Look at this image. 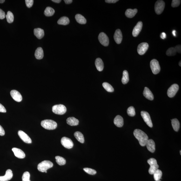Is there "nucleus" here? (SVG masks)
Returning a JSON list of instances; mask_svg holds the SVG:
<instances>
[{"label": "nucleus", "mask_w": 181, "mask_h": 181, "mask_svg": "<svg viewBox=\"0 0 181 181\" xmlns=\"http://www.w3.org/2000/svg\"><path fill=\"white\" fill-rule=\"evenodd\" d=\"M105 2L108 3H115L118 2V0H106Z\"/></svg>", "instance_id": "nucleus-47"}, {"label": "nucleus", "mask_w": 181, "mask_h": 181, "mask_svg": "<svg viewBox=\"0 0 181 181\" xmlns=\"http://www.w3.org/2000/svg\"><path fill=\"white\" fill-rule=\"evenodd\" d=\"M141 115L147 125L150 127L152 128L153 125L150 114L148 113L145 111H142L141 112Z\"/></svg>", "instance_id": "nucleus-11"}, {"label": "nucleus", "mask_w": 181, "mask_h": 181, "mask_svg": "<svg viewBox=\"0 0 181 181\" xmlns=\"http://www.w3.org/2000/svg\"><path fill=\"white\" fill-rule=\"evenodd\" d=\"M64 2L67 4H70L73 2L72 0H64Z\"/></svg>", "instance_id": "nucleus-49"}, {"label": "nucleus", "mask_w": 181, "mask_h": 181, "mask_svg": "<svg viewBox=\"0 0 181 181\" xmlns=\"http://www.w3.org/2000/svg\"><path fill=\"white\" fill-rule=\"evenodd\" d=\"M5 16V13L2 9H0V19L2 20L3 19Z\"/></svg>", "instance_id": "nucleus-43"}, {"label": "nucleus", "mask_w": 181, "mask_h": 181, "mask_svg": "<svg viewBox=\"0 0 181 181\" xmlns=\"http://www.w3.org/2000/svg\"><path fill=\"white\" fill-rule=\"evenodd\" d=\"M98 40L101 44L104 46H107L109 44L108 37L105 33H100L98 36Z\"/></svg>", "instance_id": "nucleus-8"}, {"label": "nucleus", "mask_w": 181, "mask_h": 181, "mask_svg": "<svg viewBox=\"0 0 181 181\" xmlns=\"http://www.w3.org/2000/svg\"><path fill=\"white\" fill-rule=\"evenodd\" d=\"M160 37L162 39H165L166 37V34L164 32L162 33L161 34Z\"/></svg>", "instance_id": "nucleus-48"}, {"label": "nucleus", "mask_w": 181, "mask_h": 181, "mask_svg": "<svg viewBox=\"0 0 181 181\" xmlns=\"http://www.w3.org/2000/svg\"><path fill=\"white\" fill-rule=\"evenodd\" d=\"M34 34L38 39H41L44 36V30L41 28H36L34 30Z\"/></svg>", "instance_id": "nucleus-23"}, {"label": "nucleus", "mask_w": 181, "mask_h": 181, "mask_svg": "<svg viewBox=\"0 0 181 181\" xmlns=\"http://www.w3.org/2000/svg\"><path fill=\"white\" fill-rule=\"evenodd\" d=\"M147 162L150 165V168L149 170L150 174H153L154 173L156 170L158 169L159 166L157 164V160L154 158H151L148 160Z\"/></svg>", "instance_id": "nucleus-4"}, {"label": "nucleus", "mask_w": 181, "mask_h": 181, "mask_svg": "<svg viewBox=\"0 0 181 181\" xmlns=\"http://www.w3.org/2000/svg\"><path fill=\"white\" fill-rule=\"evenodd\" d=\"M56 162L59 165L62 166L65 165L66 163V160L65 159L61 156H56L55 158Z\"/></svg>", "instance_id": "nucleus-35"}, {"label": "nucleus", "mask_w": 181, "mask_h": 181, "mask_svg": "<svg viewBox=\"0 0 181 181\" xmlns=\"http://www.w3.org/2000/svg\"><path fill=\"white\" fill-rule=\"evenodd\" d=\"M176 31L173 30V31H172V34L174 36H176Z\"/></svg>", "instance_id": "nucleus-51"}, {"label": "nucleus", "mask_w": 181, "mask_h": 181, "mask_svg": "<svg viewBox=\"0 0 181 181\" xmlns=\"http://www.w3.org/2000/svg\"><path fill=\"white\" fill-rule=\"evenodd\" d=\"M175 50H176L177 52H178V53H181V45H177L174 48Z\"/></svg>", "instance_id": "nucleus-44"}, {"label": "nucleus", "mask_w": 181, "mask_h": 181, "mask_svg": "<svg viewBox=\"0 0 181 181\" xmlns=\"http://www.w3.org/2000/svg\"><path fill=\"white\" fill-rule=\"evenodd\" d=\"M41 125L46 130H54L57 128V123L52 120L46 119L42 121Z\"/></svg>", "instance_id": "nucleus-2"}, {"label": "nucleus", "mask_w": 181, "mask_h": 181, "mask_svg": "<svg viewBox=\"0 0 181 181\" xmlns=\"http://www.w3.org/2000/svg\"><path fill=\"white\" fill-rule=\"evenodd\" d=\"M153 175L155 180L156 181H158L161 178L162 173L161 170L158 169L154 173Z\"/></svg>", "instance_id": "nucleus-33"}, {"label": "nucleus", "mask_w": 181, "mask_h": 181, "mask_svg": "<svg viewBox=\"0 0 181 181\" xmlns=\"http://www.w3.org/2000/svg\"><path fill=\"white\" fill-rule=\"evenodd\" d=\"M62 145L67 149L72 148L74 146V143L70 138L66 137H62L61 140Z\"/></svg>", "instance_id": "nucleus-9"}, {"label": "nucleus", "mask_w": 181, "mask_h": 181, "mask_svg": "<svg viewBox=\"0 0 181 181\" xmlns=\"http://www.w3.org/2000/svg\"><path fill=\"white\" fill-rule=\"evenodd\" d=\"M143 94L144 97L147 99L150 100H153L154 99L153 94L148 88L146 87L144 88Z\"/></svg>", "instance_id": "nucleus-21"}, {"label": "nucleus", "mask_w": 181, "mask_h": 181, "mask_svg": "<svg viewBox=\"0 0 181 181\" xmlns=\"http://www.w3.org/2000/svg\"><path fill=\"white\" fill-rule=\"evenodd\" d=\"M14 155L16 157L19 159H23L25 157V154L21 149L16 148H14L12 149Z\"/></svg>", "instance_id": "nucleus-17"}, {"label": "nucleus", "mask_w": 181, "mask_h": 181, "mask_svg": "<svg viewBox=\"0 0 181 181\" xmlns=\"http://www.w3.org/2000/svg\"><path fill=\"white\" fill-rule=\"evenodd\" d=\"M7 22L9 23H12L14 21V16L12 13L8 11L6 16Z\"/></svg>", "instance_id": "nucleus-36"}, {"label": "nucleus", "mask_w": 181, "mask_h": 181, "mask_svg": "<svg viewBox=\"0 0 181 181\" xmlns=\"http://www.w3.org/2000/svg\"><path fill=\"white\" fill-rule=\"evenodd\" d=\"M150 67L153 74H157L160 71V67L158 61L156 59L152 60L150 63Z\"/></svg>", "instance_id": "nucleus-6"}, {"label": "nucleus", "mask_w": 181, "mask_h": 181, "mask_svg": "<svg viewBox=\"0 0 181 181\" xmlns=\"http://www.w3.org/2000/svg\"><path fill=\"white\" fill-rule=\"evenodd\" d=\"M134 135L138 140L141 146L144 147L146 146L147 142L148 140V137L145 132L140 129H136L134 131Z\"/></svg>", "instance_id": "nucleus-1"}, {"label": "nucleus", "mask_w": 181, "mask_h": 181, "mask_svg": "<svg viewBox=\"0 0 181 181\" xmlns=\"http://www.w3.org/2000/svg\"><path fill=\"white\" fill-rule=\"evenodd\" d=\"M18 134L20 138L25 143L27 144H31L32 142L30 137L26 133L22 130H19Z\"/></svg>", "instance_id": "nucleus-13"}, {"label": "nucleus", "mask_w": 181, "mask_h": 181, "mask_svg": "<svg viewBox=\"0 0 181 181\" xmlns=\"http://www.w3.org/2000/svg\"><path fill=\"white\" fill-rule=\"evenodd\" d=\"M179 87L178 85L174 84L169 88L167 91V95L169 97L172 98L174 97L179 90Z\"/></svg>", "instance_id": "nucleus-10"}, {"label": "nucleus", "mask_w": 181, "mask_h": 181, "mask_svg": "<svg viewBox=\"0 0 181 181\" xmlns=\"http://www.w3.org/2000/svg\"><path fill=\"white\" fill-rule=\"evenodd\" d=\"M35 56L37 59H42L44 56V52L42 48H38L35 52Z\"/></svg>", "instance_id": "nucleus-25"}, {"label": "nucleus", "mask_w": 181, "mask_h": 181, "mask_svg": "<svg viewBox=\"0 0 181 181\" xmlns=\"http://www.w3.org/2000/svg\"><path fill=\"white\" fill-rule=\"evenodd\" d=\"M143 27V23L141 21H139L135 26L133 30L132 34L134 37H136L139 34L142 30Z\"/></svg>", "instance_id": "nucleus-14"}, {"label": "nucleus", "mask_w": 181, "mask_h": 181, "mask_svg": "<svg viewBox=\"0 0 181 181\" xmlns=\"http://www.w3.org/2000/svg\"><path fill=\"white\" fill-rule=\"evenodd\" d=\"M5 133L4 129L2 127V126L0 125V136H4Z\"/></svg>", "instance_id": "nucleus-46"}, {"label": "nucleus", "mask_w": 181, "mask_h": 181, "mask_svg": "<svg viewBox=\"0 0 181 181\" xmlns=\"http://www.w3.org/2000/svg\"><path fill=\"white\" fill-rule=\"evenodd\" d=\"M176 53L177 52L175 50L174 48L172 47L168 49L167 51H166V54L168 56H172L176 55Z\"/></svg>", "instance_id": "nucleus-38"}, {"label": "nucleus", "mask_w": 181, "mask_h": 181, "mask_svg": "<svg viewBox=\"0 0 181 181\" xmlns=\"http://www.w3.org/2000/svg\"><path fill=\"white\" fill-rule=\"evenodd\" d=\"M129 81V75L128 71L126 70L123 71V76L122 77V81L123 84H127Z\"/></svg>", "instance_id": "nucleus-31"}, {"label": "nucleus", "mask_w": 181, "mask_h": 181, "mask_svg": "<svg viewBox=\"0 0 181 181\" xmlns=\"http://www.w3.org/2000/svg\"><path fill=\"white\" fill-rule=\"evenodd\" d=\"M180 2L181 1L179 0H173L172 3H171V6L173 8L178 7L180 4Z\"/></svg>", "instance_id": "nucleus-41"}, {"label": "nucleus", "mask_w": 181, "mask_h": 181, "mask_svg": "<svg viewBox=\"0 0 181 181\" xmlns=\"http://www.w3.org/2000/svg\"><path fill=\"white\" fill-rule=\"evenodd\" d=\"M137 12V9H128L125 11V15L128 18H131L136 15Z\"/></svg>", "instance_id": "nucleus-24"}, {"label": "nucleus", "mask_w": 181, "mask_h": 181, "mask_svg": "<svg viewBox=\"0 0 181 181\" xmlns=\"http://www.w3.org/2000/svg\"><path fill=\"white\" fill-rule=\"evenodd\" d=\"M74 136L79 142L81 143H84L85 142L84 136L81 132L76 131L74 133Z\"/></svg>", "instance_id": "nucleus-29"}, {"label": "nucleus", "mask_w": 181, "mask_h": 181, "mask_svg": "<svg viewBox=\"0 0 181 181\" xmlns=\"http://www.w3.org/2000/svg\"><path fill=\"white\" fill-rule=\"evenodd\" d=\"M13 177L12 171L9 169L6 171L5 176L0 177V181H8L10 180Z\"/></svg>", "instance_id": "nucleus-18"}, {"label": "nucleus", "mask_w": 181, "mask_h": 181, "mask_svg": "<svg viewBox=\"0 0 181 181\" xmlns=\"http://www.w3.org/2000/svg\"><path fill=\"white\" fill-rule=\"evenodd\" d=\"M180 154L181 155V150H180Z\"/></svg>", "instance_id": "nucleus-54"}, {"label": "nucleus", "mask_w": 181, "mask_h": 181, "mask_svg": "<svg viewBox=\"0 0 181 181\" xmlns=\"http://www.w3.org/2000/svg\"><path fill=\"white\" fill-rule=\"evenodd\" d=\"M67 123L70 126H77L79 124V121L74 117H69L67 120Z\"/></svg>", "instance_id": "nucleus-26"}, {"label": "nucleus", "mask_w": 181, "mask_h": 181, "mask_svg": "<svg viewBox=\"0 0 181 181\" xmlns=\"http://www.w3.org/2000/svg\"><path fill=\"white\" fill-rule=\"evenodd\" d=\"M102 86L107 91L110 92H113L114 91V89L113 87L108 83L104 82L102 84Z\"/></svg>", "instance_id": "nucleus-34"}, {"label": "nucleus", "mask_w": 181, "mask_h": 181, "mask_svg": "<svg viewBox=\"0 0 181 181\" xmlns=\"http://www.w3.org/2000/svg\"><path fill=\"white\" fill-rule=\"evenodd\" d=\"M7 110L5 108L3 105L0 103V112L2 113L6 112Z\"/></svg>", "instance_id": "nucleus-45"}, {"label": "nucleus", "mask_w": 181, "mask_h": 181, "mask_svg": "<svg viewBox=\"0 0 181 181\" xmlns=\"http://www.w3.org/2000/svg\"><path fill=\"white\" fill-rule=\"evenodd\" d=\"M55 13V10L50 7H47L44 12V15L47 16H52Z\"/></svg>", "instance_id": "nucleus-32"}, {"label": "nucleus", "mask_w": 181, "mask_h": 181, "mask_svg": "<svg viewBox=\"0 0 181 181\" xmlns=\"http://www.w3.org/2000/svg\"><path fill=\"white\" fill-rule=\"evenodd\" d=\"M95 65L97 70L99 71H102L104 68V63L101 58H98L96 59L95 62Z\"/></svg>", "instance_id": "nucleus-22"}, {"label": "nucleus", "mask_w": 181, "mask_h": 181, "mask_svg": "<svg viewBox=\"0 0 181 181\" xmlns=\"http://www.w3.org/2000/svg\"><path fill=\"white\" fill-rule=\"evenodd\" d=\"M165 3L163 1H158L155 5V10L156 14L160 15L163 12L165 8Z\"/></svg>", "instance_id": "nucleus-7"}, {"label": "nucleus", "mask_w": 181, "mask_h": 181, "mask_svg": "<svg viewBox=\"0 0 181 181\" xmlns=\"http://www.w3.org/2000/svg\"><path fill=\"white\" fill-rule=\"evenodd\" d=\"M70 22V20L68 17L63 16L58 20L57 21V23L61 25H67L69 24Z\"/></svg>", "instance_id": "nucleus-30"}, {"label": "nucleus", "mask_w": 181, "mask_h": 181, "mask_svg": "<svg viewBox=\"0 0 181 181\" xmlns=\"http://www.w3.org/2000/svg\"><path fill=\"white\" fill-rule=\"evenodd\" d=\"M30 177V175L29 172L26 171L23 173L22 176V181H31Z\"/></svg>", "instance_id": "nucleus-39"}, {"label": "nucleus", "mask_w": 181, "mask_h": 181, "mask_svg": "<svg viewBox=\"0 0 181 181\" xmlns=\"http://www.w3.org/2000/svg\"><path fill=\"white\" fill-rule=\"evenodd\" d=\"M179 65L181 67V61H180L179 63Z\"/></svg>", "instance_id": "nucleus-53"}, {"label": "nucleus", "mask_w": 181, "mask_h": 181, "mask_svg": "<svg viewBox=\"0 0 181 181\" xmlns=\"http://www.w3.org/2000/svg\"><path fill=\"white\" fill-rule=\"evenodd\" d=\"M149 48V44L146 42H143L139 44L137 47V52L140 55H143L146 52Z\"/></svg>", "instance_id": "nucleus-12"}, {"label": "nucleus", "mask_w": 181, "mask_h": 181, "mask_svg": "<svg viewBox=\"0 0 181 181\" xmlns=\"http://www.w3.org/2000/svg\"><path fill=\"white\" fill-rule=\"evenodd\" d=\"M26 5L28 8H31L33 4L34 1L33 0H26Z\"/></svg>", "instance_id": "nucleus-42"}, {"label": "nucleus", "mask_w": 181, "mask_h": 181, "mask_svg": "<svg viewBox=\"0 0 181 181\" xmlns=\"http://www.w3.org/2000/svg\"><path fill=\"white\" fill-rule=\"evenodd\" d=\"M83 170L85 172L89 174L94 175L96 174V173H97V172L96 170H93V169L90 168H84Z\"/></svg>", "instance_id": "nucleus-40"}, {"label": "nucleus", "mask_w": 181, "mask_h": 181, "mask_svg": "<svg viewBox=\"0 0 181 181\" xmlns=\"http://www.w3.org/2000/svg\"><path fill=\"white\" fill-rule=\"evenodd\" d=\"M146 146L147 148L151 153H154L155 150V142L152 139H148L147 142Z\"/></svg>", "instance_id": "nucleus-19"}, {"label": "nucleus", "mask_w": 181, "mask_h": 181, "mask_svg": "<svg viewBox=\"0 0 181 181\" xmlns=\"http://www.w3.org/2000/svg\"><path fill=\"white\" fill-rule=\"evenodd\" d=\"M161 181V180H159L158 181Z\"/></svg>", "instance_id": "nucleus-55"}, {"label": "nucleus", "mask_w": 181, "mask_h": 181, "mask_svg": "<svg viewBox=\"0 0 181 181\" xmlns=\"http://www.w3.org/2000/svg\"><path fill=\"white\" fill-rule=\"evenodd\" d=\"M114 39L117 44H120L123 40V35L122 32L119 29L116 30L114 36Z\"/></svg>", "instance_id": "nucleus-16"}, {"label": "nucleus", "mask_w": 181, "mask_h": 181, "mask_svg": "<svg viewBox=\"0 0 181 181\" xmlns=\"http://www.w3.org/2000/svg\"><path fill=\"white\" fill-rule=\"evenodd\" d=\"M171 123L174 130L176 131H178L180 128V123L177 119L174 118L171 120Z\"/></svg>", "instance_id": "nucleus-28"}, {"label": "nucleus", "mask_w": 181, "mask_h": 181, "mask_svg": "<svg viewBox=\"0 0 181 181\" xmlns=\"http://www.w3.org/2000/svg\"><path fill=\"white\" fill-rule=\"evenodd\" d=\"M10 95L14 100L17 102H20L22 100V97L20 93L16 90H13L10 91Z\"/></svg>", "instance_id": "nucleus-15"}, {"label": "nucleus", "mask_w": 181, "mask_h": 181, "mask_svg": "<svg viewBox=\"0 0 181 181\" xmlns=\"http://www.w3.org/2000/svg\"><path fill=\"white\" fill-rule=\"evenodd\" d=\"M128 115L129 116L133 117L135 116L136 115V112H135V109L134 107L130 106L127 109V111Z\"/></svg>", "instance_id": "nucleus-37"}, {"label": "nucleus", "mask_w": 181, "mask_h": 181, "mask_svg": "<svg viewBox=\"0 0 181 181\" xmlns=\"http://www.w3.org/2000/svg\"><path fill=\"white\" fill-rule=\"evenodd\" d=\"M45 172V173H46L47 172V171H46Z\"/></svg>", "instance_id": "nucleus-56"}, {"label": "nucleus", "mask_w": 181, "mask_h": 181, "mask_svg": "<svg viewBox=\"0 0 181 181\" xmlns=\"http://www.w3.org/2000/svg\"><path fill=\"white\" fill-rule=\"evenodd\" d=\"M53 165V163L50 161L44 160L38 164L37 168L40 172H44L49 169L52 167Z\"/></svg>", "instance_id": "nucleus-3"}, {"label": "nucleus", "mask_w": 181, "mask_h": 181, "mask_svg": "<svg viewBox=\"0 0 181 181\" xmlns=\"http://www.w3.org/2000/svg\"><path fill=\"white\" fill-rule=\"evenodd\" d=\"M114 123L115 125L118 127H122L124 124L123 117L119 115L116 116L114 119Z\"/></svg>", "instance_id": "nucleus-20"}, {"label": "nucleus", "mask_w": 181, "mask_h": 181, "mask_svg": "<svg viewBox=\"0 0 181 181\" xmlns=\"http://www.w3.org/2000/svg\"><path fill=\"white\" fill-rule=\"evenodd\" d=\"M5 1L4 0H0V3H3Z\"/></svg>", "instance_id": "nucleus-52"}, {"label": "nucleus", "mask_w": 181, "mask_h": 181, "mask_svg": "<svg viewBox=\"0 0 181 181\" xmlns=\"http://www.w3.org/2000/svg\"><path fill=\"white\" fill-rule=\"evenodd\" d=\"M52 111L57 114L63 115L66 112L67 108L63 104L56 105L52 107Z\"/></svg>", "instance_id": "nucleus-5"}, {"label": "nucleus", "mask_w": 181, "mask_h": 181, "mask_svg": "<svg viewBox=\"0 0 181 181\" xmlns=\"http://www.w3.org/2000/svg\"><path fill=\"white\" fill-rule=\"evenodd\" d=\"M75 19L79 23L81 24H85L86 23L87 20L84 16L80 14H77L75 16Z\"/></svg>", "instance_id": "nucleus-27"}, {"label": "nucleus", "mask_w": 181, "mask_h": 181, "mask_svg": "<svg viewBox=\"0 0 181 181\" xmlns=\"http://www.w3.org/2000/svg\"><path fill=\"white\" fill-rule=\"evenodd\" d=\"M52 1L56 3H59L61 2V0H52Z\"/></svg>", "instance_id": "nucleus-50"}]
</instances>
